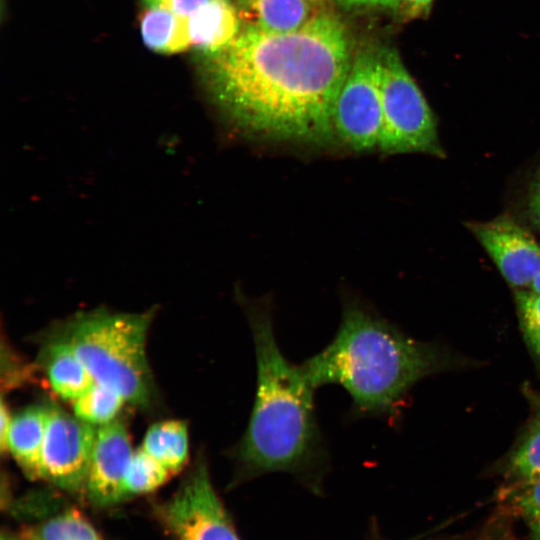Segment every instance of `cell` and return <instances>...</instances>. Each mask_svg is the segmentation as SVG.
<instances>
[{"mask_svg": "<svg viewBox=\"0 0 540 540\" xmlns=\"http://www.w3.org/2000/svg\"><path fill=\"white\" fill-rule=\"evenodd\" d=\"M340 4L352 6H380L388 8H396L397 0H337Z\"/></svg>", "mask_w": 540, "mask_h": 540, "instance_id": "27", "label": "cell"}, {"mask_svg": "<svg viewBox=\"0 0 540 540\" xmlns=\"http://www.w3.org/2000/svg\"><path fill=\"white\" fill-rule=\"evenodd\" d=\"M125 402L119 392L95 382L73 401V414L80 420L99 427L117 419Z\"/></svg>", "mask_w": 540, "mask_h": 540, "instance_id": "18", "label": "cell"}, {"mask_svg": "<svg viewBox=\"0 0 540 540\" xmlns=\"http://www.w3.org/2000/svg\"><path fill=\"white\" fill-rule=\"evenodd\" d=\"M141 448L170 472L179 470L188 458V430L181 420H165L151 425Z\"/></svg>", "mask_w": 540, "mask_h": 540, "instance_id": "16", "label": "cell"}, {"mask_svg": "<svg viewBox=\"0 0 540 540\" xmlns=\"http://www.w3.org/2000/svg\"><path fill=\"white\" fill-rule=\"evenodd\" d=\"M433 0H397L396 10L406 19L425 15Z\"/></svg>", "mask_w": 540, "mask_h": 540, "instance_id": "24", "label": "cell"}, {"mask_svg": "<svg viewBox=\"0 0 540 540\" xmlns=\"http://www.w3.org/2000/svg\"><path fill=\"white\" fill-rule=\"evenodd\" d=\"M50 405H31L11 415L6 450L24 473L43 479L42 450Z\"/></svg>", "mask_w": 540, "mask_h": 540, "instance_id": "11", "label": "cell"}, {"mask_svg": "<svg viewBox=\"0 0 540 540\" xmlns=\"http://www.w3.org/2000/svg\"><path fill=\"white\" fill-rule=\"evenodd\" d=\"M507 473L514 482L540 476V410L511 453Z\"/></svg>", "mask_w": 540, "mask_h": 540, "instance_id": "20", "label": "cell"}, {"mask_svg": "<svg viewBox=\"0 0 540 540\" xmlns=\"http://www.w3.org/2000/svg\"><path fill=\"white\" fill-rule=\"evenodd\" d=\"M188 18L161 7H146L141 18V33L146 46L163 54L190 46Z\"/></svg>", "mask_w": 540, "mask_h": 540, "instance_id": "15", "label": "cell"}, {"mask_svg": "<svg viewBox=\"0 0 540 540\" xmlns=\"http://www.w3.org/2000/svg\"><path fill=\"white\" fill-rule=\"evenodd\" d=\"M97 427L50 405L42 450L43 479L70 493L84 491Z\"/></svg>", "mask_w": 540, "mask_h": 540, "instance_id": "8", "label": "cell"}, {"mask_svg": "<svg viewBox=\"0 0 540 540\" xmlns=\"http://www.w3.org/2000/svg\"><path fill=\"white\" fill-rule=\"evenodd\" d=\"M245 313L256 355V393L247 428L231 456L244 478L276 471L312 478L327 461L315 388L301 366L281 352L270 306L248 302Z\"/></svg>", "mask_w": 540, "mask_h": 540, "instance_id": "2", "label": "cell"}, {"mask_svg": "<svg viewBox=\"0 0 540 540\" xmlns=\"http://www.w3.org/2000/svg\"><path fill=\"white\" fill-rule=\"evenodd\" d=\"M160 514L175 540H239L202 456Z\"/></svg>", "mask_w": 540, "mask_h": 540, "instance_id": "7", "label": "cell"}, {"mask_svg": "<svg viewBox=\"0 0 540 540\" xmlns=\"http://www.w3.org/2000/svg\"><path fill=\"white\" fill-rule=\"evenodd\" d=\"M10 420H11V414L6 408L4 399L2 398L1 407H0V447H1L2 452L6 450V439H7V433H8V429L10 425Z\"/></svg>", "mask_w": 540, "mask_h": 540, "instance_id": "26", "label": "cell"}, {"mask_svg": "<svg viewBox=\"0 0 540 540\" xmlns=\"http://www.w3.org/2000/svg\"><path fill=\"white\" fill-rule=\"evenodd\" d=\"M471 229L510 285H531L540 272V244L526 228L500 216Z\"/></svg>", "mask_w": 540, "mask_h": 540, "instance_id": "9", "label": "cell"}, {"mask_svg": "<svg viewBox=\"0 0 540 540\" xmlns=\"http://www.w3.org/2000/svg\"><path fill=\"white\" fill-rule=\"evenodd\" d=\"M312 0H238L239 17L266 32L285 33L300 28L311 16Z\"/></svg>", "mask_w": 540, "mask_h": 540, "instance_id": "14", "label": "cell"}, {"mask_svg": "<svg viewBox=\"0 0 540 540\" xmlns=\"http://www.w3.org/2000/svg\"><path fill=\"white\" fill-rule=\"evenodd\" d=\"M124 423L115 419L97 427L84 492L96 507H110L124 500L125 475L133 455Z\"/></svg>", "mask_w": 540, "mask_h": 540, "instance_id": "10", "label": "cell"}, {"mask_svg": "<svg viewBox=\"0 0 540 540\" xmlns=\"http://www.w3.org/2000/svg\"><path fill=\"white\" fill-rule=\"evenodd\" d=\"M332 123L337 144L354 152L378 148L383 107L376 51H360L353 59L334 104Z\"/></svg>", "mask_w": 540, "mask_h": 540, "instance_id": "6", "label": "cell"}, {"mask_svg": "<svg viewBox=\"0 0 540 540\" xmlns=\"http://www.w3.org/2000/svg\"><path fill=\"white\" fill-rule=\"evenodd\" d=\"M314 1H319V0H314Z\"/></svg>", "mask_w": 540, "mask_h": 540, "instance_id": "31", "label": "cell"}, {"mask_svg": "<svg viewBox=\"0 0 540 540\" xmlns=\"http://www.w3.org/2000/svg\"><path fill=\"white\" fill-rule=\"evenodd\" d=\"M506 496L526 523L530 540H540V476L513 482Z\"/></svg>", "mask_w": 540, "mask_h": 540, "instance_id": "21", "label": "cell"}, {"mask_svg": "<svg viewBox=\"0 0 540 540\" xmlns=\"http://www.w3.org/2000/svg\"><path fill=\"white\" fill-rule=\"evenodd\" d=\"M21 536L26 540H103L76 508L65 509L40 524L26 528Z\"/></svg>", "mask_w": 540, "mask_h": 540, "instance_id": "17", "label": "cell"}, {"mask_svg": "<svg viewBox=\"0 0 540 540\" xmlns=\"http://www.w3.org/2000/svg\"><path fill=\"white\" fill-rule=\"evenodd\" d=\"M527 213L531 223L540 229V170L530 188Z\"/></svg>", "mask_w": 540, "mask_h": 540, "instance_id": "25", "label": "cell"}, {"mask_svg": "<svg viewBox=\"0 0 540 540\" xmlns=\"http://www.w3.org/2000/svg\"><path fill=\"white\" fill-rule=\"evenodd\" d=\"M171 472L141 447L133 452L123 485L124 498L152 492L165 483Z\"/></svg>", "mask_w": 540, "mask_h": 540, "instance_id": "19", "label": "cell"}, {"mask_svg": "<svg viewBox=\"0 0 540 540\" xmlns=\"http://www.w3.org/2000/svg\"><path fill=\"white\" fill-rule=\"evenodd\" d=\"M301 368L316 389L339 385L362 416L391 413L404 394L440 367V356L354 298L345 300L333 340Z\"/></svg>", "mask_w": 540, "mask_h": 540, "instance_id": "3", "label": "cell"}, {"mask_svg": "<svg viewBox=\"0 0 540 540\" xmlns=\"http://www.w3.org/2000/svg\"><path fill=\"white\" fill-rule=\"evenodd\" d=\"M41 359L51 388L64 400H76L95 383L74 350L59 338L47 343Z\"/></svg>", "mask_w": 540, "mask_h": 540, "instance_id": "13", "label": "cell"}, {"mask_svg": "<svg viewBox=\"0 0 540 540\" xmlns=\"http://www.w3.org/2000/svg\"><path fill=\"white\" fill-rule=\"evenodd\" d=\"M532 291L540 295V272L529 286Z\"/></svg>", "mask_w": 540, "mask_h": 540, "instance_id": "28", "label": "cell"}, {"mask_svg": "<svg viewBox=\"0 0 540 540\" xmlns=\"http://www.w3.org/2000/svg\"><path fill=\"white\" fill-rule=\"evenodd\" d=\"M515 301L527 344L540 362V295L531 289L515 291Z\"/></svg>", "mask_w": 540, "mask_h": 540, "instance_id": "22", "label": "cell"}, {"mask_svg": "<svg viewBox=\"0 0 540 540\" xmlns=\"http://www.w3.org/2000/svg\"><path fill=\"white\" fill-rule=\"evenodd\" d=\"M209 0H143L145 7H161L188 18Z\"/></svg>", "mask_w": 540, "mask_h": 540, "instance_id": "23", "label": "cell"}, {"mask_svg": "<svg viewBox=\"0 0 540 540\" xmlns=\"http://www.w3.org/2000/svg\"><path fill=\"white\" fill-rule=\"evenodd\" d=\"M377 70L383 107L378 149L385 154L443 155L434 115L397 51L378 50Z\"/></svg>", "mask_w": 540, "mask_h": 540, "instance_id": "5", "label": "cell"}, {"mask_svg": "<svg viewBox=\"0 0 540 540\" xmlns=\"http://www.w3.org/2000/svg\"><path fill=\"white\" fill-rule=\"evenodd\" d=\"M152 312L96 310L69 320L54 337L66 342L94 382L119 392L133 405L147 408L154 396L146 357V336Z\"/></svg>", "mask_w": 540, "mask_h": 540, "instance_id": "4", "label": "cell"}, {"mask_svg": "<svg viewBox=\"0 0 540 540\" xmlns=\"http://www.w3.org/2000/svg\"><path fill=\"white\" fill-rule=\"evenodd\" d=\"M1 540H26L21 535H14L12 533H3L1 535Z\"/></svg>", "mask_w": 540, "mask_h": 540, "instance_id": "29", "label": "cell"}, {"mask_svg": "<svg viewBox=\"0 0 540 540\" xmlns=\"http://www.w3.org/2000/svg\"><path fill=\"white\" fill-rule=\"evenodd\" d=\"M190 45L213 54L239 33V16L228 0H209L188 17Z\"/></svg>", "mask_w": 540, "mask_h": 540, "instance_id": "12", "label": "cell"}, {"mask_svg": "<svg viewBox=\"0 0 540 540\" xmlns=\"http://www.w3.org/2000/svg\"><path fill=\"white\" fill-rule=\"evenodd\" d=\"M209 56L210 90L239 131L316 147L337 144L333 108L352 63L339 19L313 16L285 33L247 26Z\"/></svg>", "mask_w": 540, "mask_h": 540, "instance_id": "1", "label": "cell"}, {"mask_svg": "<svg viewBox=\"0 0 540 540\" xmlns=\"http://www.w3.org/2000/svg\"><path fill=\"white\" fill-rule=\"evenodd\" d=\"M478 540H492V538H491V536L485 535V536H482L481 538H479ZM494 540H496V538Z\"/></svg>", "mask_w": 540, "mask_h": 540, "instance_id": "30", "label": "cell"}]
</instances>
